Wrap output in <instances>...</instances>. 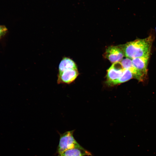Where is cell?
<instances>
[{"label":"cell","mask_w":156,"mask_h":156,"mask_svg":"<svg viewBox=\"0 0 156 156\" xmlns=\"http://www.w3.org/2000/svg\"><path fill=\"white\" fill-rule=\"evenodd\" d=\"M153 40L152 36H150L143 39H137L120 46L124 55L132 59L150 55Z\"/></svg>","instance_id":"obj_1"},{"label":"cell","mask_w":156,"mask_h":156,"mask_svg":"<svg viewBox=\"0 0 156 156\" xmlns=\"http://www.w3.org/2000/svg\"><path fill=\"white\" fill-rule=\"evenodd\" d=\"M74 131V130H72L62 134L59 133L60 140L57 150L58 154L68 149L83 148L74 138L73 136Z\"/></svg>","instance_id":"obj_2"},{"label":"cell","mask_w":156,"mask_h":156,"mask_svg":"<svg viewBox=\"0 0 156 156\" xmlns=\"http://www.w3.org/2000/svg\"><path fill=\"white\" fill-rule=\"evenodd\" d=\"M149 57L150 55L131 59L133 64L137 71V79L139 81H142L146 77Z\"/></svg>","instance_id":"obj_3"},{"label":"cell","mask_w":156,"mask_h":156,"mask_svg":"<svg viewBox=\"0 0 156 156\" xmlns=\"http://www.w3.org/2000/svg\"><path fill=\"white\" fill-rule=\"evenodd\" d=\"M104 57L112 63L121 61L124 55L121 46H111L106 49Z\"/></svg>","instance_id":"obj_4"},{"label":"cell","mask_w":156,"mask_h":156,"mask_svg":"<svg viewBox=\"0 0 156 156\" xmlns=\"http://www.w3.org/2000/svg\"><path fill=\"white\" fill-rule=\"evenodd\" d=\"M79 75L77 69H68L58 73L57 83L58 84H69L73 82Z\"/></svg>","instance_id":"obj_5"},{"label":"cell","mask_w":156,"mask_h":156,"mask_svg":"<svg viewBox=\"0 0 156 156\" xmlns=\"http://www.w3.org/2000/svg\"><path fill=\"white\" fill-rule=\"evenodd\" d=\"M124 69L120 62L114 63L107 70V82L118 79L122 76Z\"/></svg>","instance_id":"obj_6"},{"label":"cell","mask_w":156,"mask_h":156,"mask_svg":"<svg viewBox=\"0 0 156 156\" xmlns=\"http://www.w3.org/2000/svg\"><path fill=\"white\" fill-rule=\"evenodd\" d=\"M91 156L90 152L83 148H76L68 149L58 154V156Z\"/></svg>","instance_id":"obj_7"},{"label":"cell","mask_w":156,"mask_h":156,"mask_svg":"<svg viewBox=\"0 0 156 156\" xmlns=\"http://www.w3.org/2000/svg\"><path fill=\"white\" fill-rule=\"evenodd\" d=\"M68 69H77L76 64L72 60L67 57H63L59 64L58 73Z\"/></svg>","instance_id":"obj_8"},{"label":"cell","mask_w":156,"mask_h":156,"mask_svg":"<svg viewBox=\"0 0 156 156\" xmlns=\"http://www.w3.org/2000/svg\"><path fill=\"white\" fill-rule=\"evenodd\" d=\"M133 77V75L130 70L124 69L122 74L118 79L107 83L109 85L114 86L126 82Z\"/></svg>","instance_id":"obj_9"},{"label":"cell","mask_w":156,"mask_h":156,"mask_svg":"<svg viewBox=\"0 0 156 156\" xmlns=\"http://www.w3.org/2000/svg\"><path fill=\"white\" fill-rule=\"evenodd\" d=\"M120 62L123 68L130 70L133 74V77H134L136 75L137 71L133 64L132 60L127 58L122 60Z\"/></svg>","instance_id":"obj_10"},{"label":"cell","mask_w":156,"mask_h":156,"mask_svg":"<svg viewBox=\"0 0 156 156\" xmlns=\"http://www.w3.org/2000/svg\"><path fill=\"white\" fill-rule=\"evenodd\" d=\"M7 30V29L5 26L0 25V37L5 34Z\"/></svg>","instance_id":"obj_11"}]
</instances>
